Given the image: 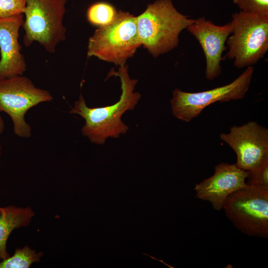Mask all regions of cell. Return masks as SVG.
Returning a JSON list of instances; mask_svg holds the SVG:
<instances>
[{"instance_id":"6da1fadb","label":"cell","mask_w":268,"mask_h":268,"mask_svg":"<svg viewBox=\"0 0 268 268\" xmlns=\"http://www.w3.org/2000/svg\"><path fill=\"white\" fill-rule=\"evenodd\" d=\"M127 65L120 67L118 71L111 70L109 75L119 76L121 79L122 94L119 101L112 105L91 108L80 94L69 113L77 114L85 120L81 132L91 142L103 144L107 138H118L125 134L129 127L121 120L128 110H133L141 97L138 92H134L137 79H132L128 74Z\"/></svg>"},{"instance_id":"7a4b0ae2","label":"cell","mask_w":268,"mask_h":268,"mask_svg":"<svg viewBox=\"0 0 268 268\" xmlns=\"http://www.w3.org/2000/svg\"><path fill=\"white\" fill-rule=\"evenodd\" d=\"M141 44L154 58L177 47L179 35L195 19L180 12L171 0H157L136 17Z\"/></svg>"},{"instance_id":"3957f363","label":"cell","mask_w":268,"mask_h":268,"mask_svg":"<svg viewBox=\"0 0 268 268\" xmlns=\"http://www.w3.org/2000/svg\"><path fill=\"white\" fill-rule=\"evenodd\" d=\"M140 46L136 17L120 10L111 23L99 27L89 38L87 55L122 67Z\"/></svg>"},{"instance_id":"277c9868","label":"cell","mask_w":268,"mask_h":268,"mask_svg":"<svg viewBox=\"0 0 268 268\" xmlns=\"http://www.w3.org/2000/svg\"><path fill=\"white\" fill-rule=\"evenodd\" d=\"M232 18L227 57L239 69L253 66L268 51V15L240 11Z\"/></svg>"},{"instance_id":"5b68a950","label":"cell","mask_w":268,"mask_h":268,"mask_svg":"<svg viewBox=\"0 0 268 268\" xmlns=\"http://www.w3.org/2000/svg\"><path fill=\"white\" fill-rule=\"evenodd\" d=\"M25 1L24 45L30 46L37 42L48 52L55 53L58 45L66 39L63 20L67 0Z\"/></svg>"},{"instance_id":"8992f818","label":"cell","mask_w":268,"mask_h":268,"mask_svg":"<svg viewBox=\"0 0 268 268\" xmlns=\"http://www.w3.org/2000/svg\"><path fill=\"white\" fill-rule=\"evenodd\" d=\"M53 99L47 90L37 87L28 77L22 75L0 79V112L11 118L14 134L21 138L31 135V126L25 115L31 108Z\"/></svg>"},{"instance_id":"52a82bcc","label":"cell","mask_w":268,"mask_h":268,"mask_svg":"<svg viewBox=\"0 0 268 268\" xmlns=\"http://www.w3.org/2000/svg\"><path fill=\"white\" fill-rule=\"evenodd\" d=\"M223 209L241 232L268 238V190L247 184L227 198Z\"/></svg>"},{"instance_id":"ba28073f","label":"cell","mask_w":268,"mask_h":268,"mask_svg":"<svg viewBox=\"0 0 268 268\" xmlns=\"http://www.w3.org/2000/svg\"><path fill=\"white\" fill-rule=\"evenodd\" d=\"M254 71L253 66L248 67L231 83L208 90L188 92L175 89L170 101L173 116L189 122L211 104L243 99L249 90Z\"/></svg>"},{"instance_id":"9c48e42d","label":"cell","mask_w":268,"mask_h":268,"mask_svg":"<svg viewBox=\"0 0 268 268\" xmlns=\"http://www.w3.org/2000/svg\"><path fill=\"white\" fill-rule=\"evenodd\" d=\"M220 138L235 152V164L242 170L251 171L268 159V130L256 122L233 126Z\"/></svg>"},{"instance_id":"30bf717a","label":"cell","mask_w":268,"mask_h":268,"mask_svg":"<svg viewBox=\"0 0 268 268\" xmlns=\"http://www.w3.org/2000/svg\"><path fill=\"white\" fill-rule=\"evenodd\" d=\"M187 29L198 40L203 52L206 78L213 80L222 72L220 63L223 60L222 54L227 48L226 42L232 32L231 22L217 25L201 17L195 19Z\"/></svg>"},{"instance_id":"8fae6325","label":"cell","mask_w":268,"mask_h":268,"mask_svg":"<svg viewBox=\"0 0 268 268\" xmlns=\"http://www.w3.org/2000/svg\"><path fill=\"white\" fill-rule=\"evenodd\" d=\"M247 171L235 164L221 162L215 166L212 176L196 185V197L209 201L215 210L219 211L230 195L247 186Z\"/></svg>"},{"instance_id":"7c38bea8","label":"cell","mask_w":268,"mask_h":268,"mask_svg":"<svg viewBox=\"0 0 268 268\" xmlns=\"http://www.w3.org/2000/svg\"><path fill=\"white\" fill-rule=\"evenodd\" d=\"M24 21L23 14L0 18V79L23 75L26 70L18 41Z\"/></svg>"},{"instance_id":"4fadbf2b","label":"cell","mask_w":268,"mask_h":268,"mask_svg":"<svg viewBox=\"0 0 268 268\" xmlns=\"http://www.w3.org/2000/svg\"><path fill=\"white\" fill-rule=\"evenodd\" d=\"M35 215L30 207L10 205L0 207V260L10 256L6 244L11 233L15 229L27 227Z\"/></svg>"},{"instance_id":"5bb4252c","label":"cell","mask_w":268,"mask_h":268,"mask_svg":"<svg viewBox=\"0 0 268 268\" xmlns=\"http://www.w3.org/2000/svg\"><path fill=\"white\" fill-rule=\"evenodd\" d=\"M44 255L28 246L16 249L12 256L1 260L0 268H28L32 264L38 263Z\"/></svg>"},{"instance_id":"9a60e30c","label":"cell","mask_w":268,"mask_h":268,"mask_svg":"<svg viewBox=\"0 0 268 268\" xmlns=\"http://www.w3.org/2000/svg\"><path fill=\"white\" fill-rule=\"evenodd\" d=\"M117 12L111 4L100 2L91 5L87 12V19L91 24L99 27L111 23Z\"/></svg>"},{"instance_id":"2e32d148","label":"cell","mask_w":268,"mask_h":268,"mask_svg":"<svg viewBox=\"0 0 268 268\" xmlns=\"http://www.w3.org/2000/svg\"><path fill=\"white\" fill-rule=\"evenodd\" d=\"M247 173V185L268 190V159Z\"/></svg>"},{"instance_id":"e0dca14e","label":"cell","mask_w":268,"mask_h":268,"mask_svg":"<svg viewBox=\"0 0 268 268\" xmlns=\"http://www.w3.org/2000/svg\"><path fill=\"white\" fill-rule=\"evenodd\" d=\"M240 11L268 15V0H233Z\"/></svg>"},{"instance_id":"ac0fdd59","label":"cell","mask_w":268,"mask_h":268,"mask_svg":"<svg viewBox=\"0 0 268 268\" xmlns=\"http://www.w3.org/2000/svg\"><path fill=\"white\" fill-rule=\"evenodd\" d=\"M25 0H0V18L24 14Z\"/></svg>"},{"instance_id":"d6986e66","label":"cell","mask_w":268,"mask_h":268,"mask_svg":"<svg viewBox=\"0 0 268 268\" xmlns=\"http://www.w3.org/2000/svg\"><path fill=\"white\" fill-rule=\"evenodd\" d=\"M4 123L1 116L0 115V134H2L4 129Z\"/></svg>"},{"instance_id":"ffe728a7","label":"cell","mask_w":268,"mask_h":268,"mask_svg":"<svg viewBox=\"0 0 268 268\" xmlns=\"http://www.w3.org/2000/svg\"><path fill=\"white\" fill-rule=\"evenodd\" d=\"M1 155V147L0 144V158Z\"/></svg>"}]
</instances>
